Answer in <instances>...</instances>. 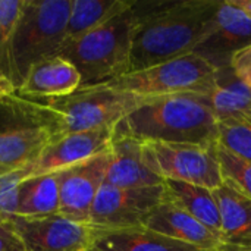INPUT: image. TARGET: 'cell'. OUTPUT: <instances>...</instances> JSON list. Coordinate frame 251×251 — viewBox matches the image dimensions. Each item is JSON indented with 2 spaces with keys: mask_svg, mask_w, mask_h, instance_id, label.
Listing matches in <instances>:
<instances>
[{
  "mask_svg": "<svg viewBox=\"0 0 251 251\" xmlns=\"http://www.w3.org/2000/svg\"><path fill=\"white\" fill-rule=\"evenodd\" d=\"M219 4L221 0L134 1L137 26L129 72L196 53L215 31Z\"/></svg>",
  "mask_w": 251,
  "mask_h": 251,
  "instance_id": "6da1fadb",
  "label": "cell"
},
{
  "mask_svg": "<svg viewBox=\"0 0 251 251\" xmlns=\"http://www.w3.org/2000/svg\"><path fill=\"white\" fill-rule=\"evenodd\" d=\"M132 3L134 1L128 0H72L68 21V38H76L99 28L128 10Z\"/></svg>",
  "mask_w": 251,
  "mask_h": 251,
  "instance_id": "7402d4cb",
  "label": "cell"
},
{
  "mask_svg": "<svg viewBox=\"0 0 251 251\" xmlns=\"http://www.w3.org/2000/svg\"><path fill=\"white\" fill-rule=\"evenodd\" d=\"M144 99L107 82L79 87L69 96L41 100L59 118L60 134L115 128Z\"/></svg>",
  "mask_w": 251,
  "mask_h": 251,
  "instance_id": "8992f818",
  "label": "cell"
},
{
  "mask_svg": "<svg viewBox=\"0 0 251 251\" xmlns=\"http://www.w3.org/2000/svg\"><path fill=\"white\" fill-rule=\"evenodd\" d=\"M72 0H24L7 50L6 79L18 90L29 69L59 56L68 38Z\"/></svg>",
  "mask_w": 251,
  "mask_h": 251,
  "instance_id": "277c9868",
  "label": "cell"
},
{
  "mask_svg": "<svg viewBox=\"0 0 251 251\" xmlns=\"http://www.w3.org/2000/svg\"><path fill=\"white\" fill-rule=\"evenodd\" d=\"M104 184L119 188H140L163 185L165 179L149 166L144 141L115 131Z\"/></svg>",
  "mask_w": 251,
  "mask_h": 251,
  "instance_id": "4fadbf2b",
  "label": "cell"
},
{
  "mask_svg": "<svg viewBox=\"0 0 251 251\" xmlns=\"http://www.w3.org/2000/svg\"><path fill=\"white\" fill-rule=\"evenodd\" d=\"M216 156L224 184L251 199V162L237 156L219 143H216Z\"/></svg>",
  "mask_w": 251,
  "mask_h": 251,
  "instance_id": "603a6c76",
  "label": "cell"
},
{
  "mask_svg": "<svg viewBox=\"0 0 251 251\" xmlns=\"http://www.w3.org/2000/svg\"><path fill=\"white\" fill-rule=\"evenodd\" d=\"M10 222L26 251H84L96 246L106 231L90 222L68 219L60 213L40 218L12 216Z\"/></svg>",
  "mask_w": 251,
  "mask_h": 251,
  "instance_id": "9c48e42d",
  "label": "cell"
},
{
  "mask_svg": "<svg viewBox=\"0 0 251 251\" xmlns=\"http://www.w3.org/2000/svg\"><path fill=\"white\" fill-rule=\"evenodd\" d=\"M163 188L165 201L185 210L221 238V213L213 190L179 181H165Z\"/></svg>",
  "mask_w": 251,
  "mask_h": 251,
  "instance_id": "d6986e66",
  "label": "cell"
},
{
  "mask_svg": "<svg viewBox=\"0 0 251 251\" xmlns=\"http://www.w3.org/2000/svg\"><path fill=\"white\" fill-rule=\"evenodd\" d=\"M113 132L115 128H101L63 134L51 141L29 166L18 171V174L24 181L31 176L56 174L94 157L110 149Z\"/></svg>",
  "mask_w": 251,
  "mask_h": 251,
  "instance_id": "7c38bea8",
  "label": "cell"
},
{
  "mask_svg": "<svg viewBox=\"0 0 251 251\" xmlns=\"http://www.w3.org/2000/svg\"><path fill=\"white\" fill-rule=\"evenodd\" d=\"M115 131L141 141L216 144L218 119L204 94L182 93L144 99Z\"/></svg>",
  "mask_w": 251,
  "mask_h": 251,
  "instance_id": "7a4b0ae2",
  "label": "cell"
},
{
  "mask_svg": "<svg viewBox=\"0 0 251 251\" xmlns=\"http://www.w3.org/2000/svg\"><path fill=\"white\" fill-rule=\"evenodd\" d=\"M229 66L241 81L251 87V44L232 54Z\"/></svg>",
  "mask_w": 251,
  "mask_h": 251,
  "instance_id": "4316f807",
  "label": "cell"
},
{
  "mask_svg": "<svg viewBox=\"0 0 251 251\" xmlns=\"http://www.w3.org/2000/svg\"><path fill=\"white\" fill-rule=\"evenodd\" d=\"M144 153L149 166L165 181H179L209 190L224 184L216 144L144 141Z\"/></svg>",
  "mask_w": 251,
  "mask_h": 251,
  "instance_id": "ba28073f",
  "label": "cell"
},
{
  "mask_svg": "<svg viewBox=\"0 0 251 251\" xmlns=\"http://www.w3.org/2000/svg\"><path fill=\"white\" fill-rule=\"evenodd\" d=\"M207 97L218 122L251 121V87L235 75L231 66L216 69L215 85Z\"/></svg>",
  "mask_w": 251,
  "mask_h": 251,
  "instance_id": "ac0fdd59",
  "label": "cell"
},
{
  "mask_svg": "<svg viewBox=\"0 0 251 251\" xmlns=\"http://www.w3.org/2000/svg\"><path fill=\"white\" fill-rule=\"evenodd\" d=\"M4 221H7V218H6V216H4V215L0 212V222H4Z\"/></svg>",
  "mask_w": 251,
  "mask_h": 251,
  "instance_id": "4dcf8cb0",
  "label": "cell"
},
{
  "mask_svg": "<svg viewBox=\"0 0 251 251\" xmlns=\"http://www.w3.org/2000/svg\"><path fill=\"white\" fill-rule=\"evenodd\" d=\"M234 6H237L240 10H243L251 19V0H231Z\"/></svg>",
  "mask_w": 251,
  "mask_h": 251,
  "instance_id": "f1b7e54d",
  "label": "cell"
},
{
  "mask_svg": "<svg viewBox=\"0 0 251 251\" xmlns=\"http://www.w3.org/2000/svg\"><path fill=\"white\" fill-rule=\"evenodd\" d=\"M60 135L59 118L47 104L0 78V176L29 166Z\"/></svg>",
  "mask_w": 251,
  "mask_h": 251,
  "instance_id": "3957f363",
  "label": "cell"
},
{
  "mask_svg": "<svg viewBox=\"0 0 251 251\" xmlns=\"http://www.w3.org/2000/svg\"><path fill=\"white\" fill-rule=\"evenodd\" d=\"M0 251H26L10 219L0 222Z\"/></svg>",
  "mask_w": 251,
  "mask_h": 251,
  "instance_id": "83f0119b",
  "label": "cell"
},
{
  "mask_svg": "<svg viewBox=\"0 0 251 251\" xmlns=\"http://www.w3.org/2000/svg\"><path fill=\"white\" fill-rule=\"evenodd\" d=\"M59 213L57 174L26 178L19 185L18 209L15 216L40 218Z\"/></svg>",
  "mask_w": 251,
  "mask_h": 251,
  "instance_id": "44dd1931",
  "label": "cell"
},
{
  "mask_svg": "<svg viewBox=\"0 0 251 251\" xmlns=\"http://www.w3.org/2000/svg\"><path fill=\"white\" fill-rule=\"evenodd\" d=\"M81 87V75L76 68L62 56H53L35 63L16 90L32 100L59 99L72 94Z\"/></svg>",
  "mask_w": 251,
  "mask_h": 251,
  "instance_id": "2e32d148",
  "label": "cell"
},
{
  "mask_svg": "<svg viewBox=\"0 0 251 251\" xmlns=\"http://www.w3.org/2000/svg\"><path fill=\"white\" fill-rule=\"evenodd\" d=\"M221 213V241L225 251H251V199L226 184L213 190Z\"/></svg>",
  "mask_w": 251,
  "mask_h": 251,
  "instance_id": "e0dca14e",
  "label": "cell"
},
{
  "mask_svg": "<svg viewBox=\"0 0 251 251\" xmlns=\"http://www.w3.org/2000/svg\"><path fill=\"white\" fill-rule=\"evenodd\" d=\"M137 13L132 6L99 28L68 38L59 56L69 60L81 75V87L97 85L129 72Z\"/></svg>",
  "mask_w": 251,
  "mask_h": 251,
  "instance_id": "5b68a950",
  "label": "cell"
},
{
  "mask_svg": "<svg viewBox=\"0 0 251 251\" xmlns=\"http://www.w3.org/2000/svg\"><path fill=\"white\" fill-rule=\"evenodd\" d=\"M110 163V149L57 174L59 213L76 222H90L96 197L104 184Z\"/></svg>",
  "mask_w": 251,
  "mask_h": 251,
  "instance_id": "8fae6325",
  "label": "cell"
},
{
  "mask_svg": "<svg viewBox=\"0 0 251 251\" xmlns=\"http://www.w3.org/2000/svg\"><path fill=\"white\" fill-rule=\"evenodd\" d=\"M144 228L204 251H225L218 235L178 206L162 201L146 218Z\"/></svg>",
  "mask_w": 251,
  "mask_h": 251,
  "instance_id": "9a60e30c",
  "label": "cell"
},
{
  "mask_svg": "<svg viewBox=\"0 0 251 251\" xmlns=\"http://www.w3.org/2000/svg\"><path fill=\"white\" fill-rule=\"evenodd\" d=\"M216 68L201 54L190 53L107 81L112 87L141 99L196 93L207 96L215 85Z\"/></svg>",
  "mask_w": 251,
  "mask_h": 251,
  "instance_id": "52a82bcc",
  "label": "cell"
},
{
  "mask_svg": "<svg viewBox=\"0 0 251 251\" xmlns=\"http://www.w3.org/2000/svg\"><path fill=\"white\" fill-rule=\"evenodd\" d=\"M163 185L119 188L103 184L90 213V224L104 229L143 226L151 210L163 201Z\"/></svg>",
  "mask_w": 251,
  "mask_h": 251,
  "instance_id": "30bf717a",
  "label": "cell"
},
{
  "mask_svg": "<svg viewBox=\"0 0 251 251\" xmlns=\"http://www.w3.org/2000/svg\"><path fill=\"white\" fill-rule=\"evenodd\" d=\"M96 246L106 251H204L144 226L106 229Z\"/></svg>",
  "mask_w": 251,
  "mask_h": 251,
  "instance_id": "ffe728a7",
  "label": "cell"
},
{
  "mask_svg": "<svg viewBox=\"0 0 251 251\" xmlns=\"http://www.w3.org/2000/svg\"><path fill=\"white\" fill-rule=\"evenodd\" d=\"M84 251H106L103 250V249H100V247H97V246H93V247H90V249H87V250Z\"/></svg>",
  "mask_w": 251,
  "mask_h": 251,
  "instance_id": "f546056e",
  "label": "cell"
},
{
  "mask_svg": "<svg viewBox=\"0 0 251 251\" xmlns=\"http://www.w3.org/2000/svg\"><path fill=\"white\" fill-rule=\"evenodd\" d=\"M24 0H0V78L6 79L7 50L16 28Z\"/></svg>",
  "mask_w": 251,
  "mask_h": 251,
  "instance_id": "d4e9b609",
  "label": "cell"
},
{
  "mask_svg": "<svg viewBox=\"0 0 251 251\" xmlns=\"http://www.w3.org/2000/svg\"><path fill=\"white\" fill-rule=\"evenodd\" d=\"M251 44V19L231 0L219 4L213 34L197 49L196 53L206 57L216 69L229 66L235 51Z\"/></svg>",
  "mask_w": 251,
  "mask_h": 251,
  "instance_id": "5bb4252c",
  "label": "cell"
},
{
  "mask_svg": "<svg viewBox=\"0 0 251 251\" xmlns=\"http://www.w3.org/2000/svg\"><path fill=\"white\" fill-rule=\"evenodd\" d=\"M218 143L251 162V121L218 122Z\"/></svg>",
  "mask_w": 251,
  "mask_h": 251,
  "instance_id": "cb8c5ba5",
  "label": "cell"
},
{
  "mask_svg": "<svg viewBox=\"0 0 251 251\" xmlns=\"http://www.w3.org/2000/svg\"><path fill=\"white\" fill-rule=\"evenodd\" d=\"M21 182L22 179L18 172L0 176V212L7 219L16 215Z\"/></svg>",
  "mask_w": 251,
  "mask_h": 251,
  "instance_id": "484cf974",
  "label": "cell"
}]
</instances>
